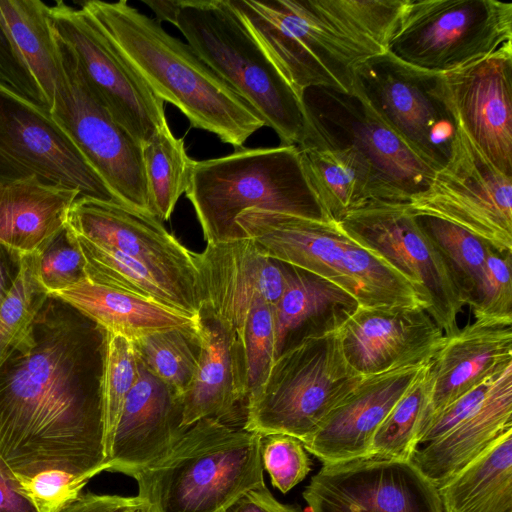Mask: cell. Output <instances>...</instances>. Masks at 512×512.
<instances>
[{"label": "cell", "mask_w": 512, "mask_h": 512, "mask_svg": "<svg viewBox=\"0 0 512 512\" xmlns=\"http://www.w3.org/2000/svg\"><path fill=\"white\" fill-rule=\"evenodd\" d=\"M135 512H147V511H146L145 509H143V508H140V509H138V510H137V511H135Z\"/></svg>", "instance_id": "obj_52"}, {"label": "cell", "mask_w": 512, "mask_h": 512, "mask_svg": "<svg viewBox=\"0 0 512 512\" xmlns=\"http://www.w3.org/2000/svg\"><path fill=\"white\" fill-rule=\"evenodd\" d=\"M251 35L303 100L312 88L351 94L355 70L385 53L339 0H229Z\"/></svg>", "instance_id": "obj_3"}, {"label": "cell", "mask_w": 512, "mask_h": 512, "mask_svg": "<svg viewBox=\"0 0 512 512\" xmlns=\"http://www.w3.org/2000/svg\"><path fill=\"white\" fill-rule=\"evenodd\" d=\"M236 222L260 254L332 282L361 307L427 310L409 281L336 222L255 209L242 213Z\"/></svg>", "instance_id": "obj_6"}, {"label": "cell", "mask_w": 512, "mask_h": 512, "mask_svg": "<svg viewBox=\"0 0 512 512\" xmlns=\"http://www.w3.org/2000/svg\"><path fill=\"white\" fill-rule=\"evenodd\" d=\"M185 194L212 244L246 238L236 220L247 210L327 220L293 145L193 160Z\"/></svg>", "instance_id": "obj_5"}, {"label": "cell", "mask_w": 512, "mask_h": 512, "mask_svg": "<svg viewBox=\"0 0 512 512\" xmlns=\"http://www.w3.org/2000/svg\"><path fill=\"white\" fill-rule=\"evenodd\" d=\"M310 184L328 221L371 201H381L372 170L351 146L309 143L298 147Z\"/></svg>", "instance_id": "obj_30"}, {"label": "cell", "mask_w": 512, "mask_h": 512, "mask_svg": "<svg viewBox=\"0 0 512 512\" xmlns=\"http://www.w3.org/2000/svg\"><path fill=\"white\" fill-rule=\"evenodd\" d=\"M0 83L47 108L42 92L0 17ZM48 109V108H47Z\"/></svg>", "instance_id": "obj_45"}, {"label": "cell", "mask_w": 512, "mask_h": 512, "mask_svg": "<svg viewBox=\"0 0 512 512\" xmlns=\"http://www.w3.org/2000/svg\"><path fill=\"white\" fill-rule=\"evenodd\" d=\"M493 378L459 397L434 415L421 432L418 446L443 437L474 412L484 400Z\"/></svg>", "instance_id": "obj_46"}, {"label": "cell", "mask_w": 512, "mask_h": 512, "mask_svg": "<svg viewBox=\"0 0 512 512\" xmlns=\"http://www.w3.org/2000/svg\"><path fill=\"white\" fill-rule=\"evenodd\" d=\"M406 204L371 201L336 223L409 281L427 313L450 335L458 329L457 317L465 304L438 249Z\"/></svg>", "instance_id": "obj_13"}, {"label": "cell", "mask_w": 512, "mask_h": 512, "mask_svg": "<svg viewBox=\"0 0 512 512\" xmlns=\"http://www.w3.org/2000/svg\"><path fill=\"white\" fill-rule=\"evenodd\" d=\"M0 512H39L33 502L20 491L15 475L1 458Z\"/></svg>", "instance_id": "obj_49"}, {"label": "cell", "mask_w": 512, "mask_h": 512, "mask_svg": "<svg viewBox=\"0 0 512 512\" xmlns=\"http://www.w3.org/2000/svg\"><path fill=\"white\" fill-rule=\"evenodd\" d=\"M198 56L278 135L301 146L312 135L304 102L251 35L229 0H182L175 25Z\"/></svg>", "instance_id": "obj_7"}, {"label": "cell", "mask_w": 512, "mask_h": 512, "mask_svg": "<svg viewBox=\"0 0 512 512\" xmlns=\"http://www.w3.org/2000/svg\"><path fill=\"white\" fill-rule=\"evenodd\" d=\"M57 39L63 70L55 88L52 116L117 202L150 214L142 145L112 118L87 83L71 47Z\"/></svg>", "instance_id": "obj_11"}, {"label": "cell", "mask_w": 512, "mask_h": 512, "mask_svg": "<svg viewBox=\"0 0 512 512\" xmlns=\"http://www.w3.org/2000/svg\"><path fill=\"white\" fill-rule=\"evenodd\" d=\"M187 428L183 426V397L139 363L105 471L132 477L165 456Z\"/></svg>", "instance_id": "obj_22"}, {"label": "cell", "mask_w": 512, "mask_h": 512, "mask_svg": "<svg viewBox=\"0 0 512 512\" xmlns=\"http://www.w3.org/2000/svg\"><path fill=\"white\" fill-rule=\"evenodd\" d=\"M81 8L152 92L177 107L191 127L239 149L265 126L262 117L188 43L168 34L127 1L87 0Z\"/></svg>", "instance_id": "obj_2"}, {"label": "cell", "mask_w": 512, "mask_h": 512, "mask_svg": "<svg viewBox=\"0 0 512 512\" xmlns=\"http://www.w3.org/2000/svg\"><path fill=\"white\" fill-rule=\"evenodd\" d=\"M311 512H443L437 488L412 461L323 465L303 491Z\"/></svg>", "instance_id": "obj_17"}, {"label": "cell", "mask_w": 512, "mask_h": 512, "mask_svg": "<svg viewBox=\"0 0 512 512\" xmlns=\"http://www.w3.org/2000/svg\"><path fill=\"white\" fill-rule=\"evenodd\" d=\"M0 17L38 84L50 111L55 88L63 69L49 6L40 0H0Z\"/></svg>", "instance_id": "obj_33"}, {"label": "cell", "mask_w": 512, "mask_h": 512, "mask_svg": "<svg viewBox=\"0 0 512 512\" xmlns=\"http://www.w3.org/2000/svg\"><path fill=\"white\" fill-rule=\"evenodd\" d=\"M262 436L204 418L170 451L132 477L147 512H224L264 485Z\"/></svg>", "instance_id": "obj_4"}, {"label": "cell", "mask_w": 512, "mask_h": 512, "mask_svg": "<svg viewBox=\"0 0 512 512\" xmlns=\"http://www.w3.org/2000/svg\"><path fill=\"white\" fill-rule=\"evenodd\" d=\"M285 286L273 307L276 358L310 338L338 331L359 307L341 287L284 263Z\"/></svg>", "instance_id": "obj_27"}, {"label": "cell", "mask_w": 512, "mask_h": 512, "mask_svg": "<svg viewBox=\"0 0 512 512\" xmlns=\"http://www.w3.org/2000/svg\"><path fill=\"white\" fill-rule=\"evenodd\" d=\"M80 193L36 178L0 182V243L32 254L67 222Z\"/></svg>", "instance_id": "obj_28"}, {"label": "cell", "mask_w": 512, "mask_h": 512, "mask_svg": "<svg viewBox=\"0 0 512 512\" xmlns=\"http://www.w3.org/2000/svg\"><path fill=\"white\" fill-rule=\"evenodd\" d=\"M512 43V3L407 0L386 53L420 71L443 74Z\"/></svg>", "instance_id": "obj_9"}, {"label": "cell", "mask_w": 512, "mask_h": 512, "mask_svg": "<svg viewBox=\"0 0 512 512\" xmlns=\"http://www.w3.org/2000/svg\"><path fill=\"white\" fill-rule=\"evenodd\" d=\"M224 512H300L297 507L279 502L266 485L243 494Z\"/></svg>", "instance_id": "obj_48"}, {"label": "cell", "mask_w": 512, "mask_h": 512, "mask_svg": "<svg viewBox=\"0 0 512 512\" xmlns=\"http://www.w3.org/2000/svg\"><path fill=\"white\" fill-rule=\"evenodd\" d=\"M76 234V233H75ZM77 240L91 282L122 290L197 318L202 303L171 279L120 251L92 242L80 235Z\"/></svg>", "instance_id": "obj_32"}, {"label": "cell", "mask_w": 512, "mask_h": 512, "mask_svg": "<svg viewBox=\"0 0 512 512\" xmlns=\"http://www.w3.org/2000/svg\"><path fill=\"white\" fill-rule=\"evenodd\" d=\"M136 496L81 493L60 512H135L142 508Z\"/></svg>", "instance_id": "obj_47"}, {"label": "cell", "mask_w": 512, "mask_h": 512, "mask_svg": "<svg viewBox=\"0 0 512 512\" xmlns=\"http://www.w3.org/2000/svg\"><path fill=\"white\" fill-rule=\"evenodd\" d=\"M243 347L249 396L263 383L276 359L273 306L262 298L255 300L249 312Z\"/></svg>", "instance_id": "obj_41"}, {"label": "cell", "mask_w": 512, "mask_h": 512, "mask_svg": "<svg viewBox=\"0 0 512 512\" xmlns=\"http://www.w3.org/2000/svg\"><path fill=\"white\" fill-rule=\"evenodd\" d=\"M52 27L112 118L141 145L168 126L164 102L112 48L82 8L49 6Z\"/></svg>", "instance_id": "obj_16"}, {"label": "cell", "mask_w": 512, "mask_h": 512, "mask_svg": "<svg viewBox=\"0 0 512 512\" xmlns=\"http://www.w3.org/2000/svg\"><path fill=\"white\" fill-rule=\"evenodd\" d=\"M416 219L442 256L464 304L471 306L482 280L486 258L493 247L444 220L429 216H416Z\"/></svg>", "instance_id": "obj_37"}, {"label": "cell", "mask_w": 512, "mask_h": 512, "mask_svg": "<svg viewBox=\"0 0 512 512\" xmlns=\"http://www.w3.org/2000/svg\"><path fill=\"white\" fill-rule=\"evenodd\" d=\"M312 89L316 96L303 95L313 131L305 144L319 142L354 148L370 166L383 202L408 203L429 186L437 170L358 92Z\"/></svg>", "instance_id": "obj_10"}, {"label": "cell", "mask_w": 512, "mask_h": 512, "mask_svg": "<svg viewBox=\"0 0 512 512\" xmlns=\"http://www.w3.org/2000/svg\"><path fill=\"white\" fill-rule=\"evenodd\" d=\"M364 375L347 361L338 331L282 352L247 398L243 428L306 442Z\"/></svg>", "instance_id": "obj_8"}, {"label": "cell", "mask_w": 512, "mask_h": 512, "mask_svg": "<svg viewBox=\"0 0 512 512\" xmlns=\"http://www.w3.org/2000/svg\"><path fill=\"white\" fill-rule=\"evenodd\" d=\"M437 491L443 512H512V430Z\"/></svg>", "instance_id": "obj_31"}, {"label": "cell", "mask_w": 512, "mask_h": 512, "mask_svg": "<svg viewBox=\"0 0 512 512\" xmlns=\"http://www.w3.org/2000/svg\"><path fill=\"white\" fill-rule=\"evenodd\" d=\"M432 387L427 363L376 429L367 459L411 461L432 415Z\"/></svg>", "instance_id": "obj_34"}, {"label": "cell", "mask_w": 512, "mask_h": 512, "mask_svg": "<svg viewBox=\"0 0 512 512\" xmlns=\"http://www.w3.org/2000/svg\"><path fill=\"white\" fill-rule=\"evenodd\" d=\"M512 430V365L495 376L477 409L411 461L438 488Z\"/></svg>", "instance_id": "obj_26"}, {"label": "cell", "mask_w": 512, "mask_h": 512, "mask_svg": "<svg viewBox=\"0 0 512 512\" xmlns=\"http://www.w3.org/2000/svg\"><path fill=\"white\" fill-rule=\"evenodd\" d=\"M24 255L0 243V306L16 284Z\"/></svg>", "instance_id": "obj_50"}, {"label": "cell", "mask_w": 512, "mask_h": 512, "mask_svg": "<svg viewBox=\"0 0 512 512\" xmlns=\"http://www.w3.org/2000/svg\"><path fill=\"white\" fill-rule=\"evenodd\" d=\"M107 331L50 295L0 364V458L14 475L105 471L102 375Z\"/></svg>", "instance_id": "obj_1"}, {"label": "cell", "mask_w": 512, "mask_h": 512, "mask_svg": "<svg viewBox=\"0 0 512 512\" xmlns=\"http://www.w3.org/2000/svg\"><path fill=\"white\" fill-rule=\"evenodd\" d=\"M201 314L218 321L243 345L245 324L257 298L273 307L284 286V263L259 253L248 237L207 243L196 253ZM199 313V314H200Z\"/></svg>", "instance_id": "obj_20"}, {"label": "cell", "mask_w": 512, "mask_h": 512, "mask_svg": "<svg viewBox=\"0 0 512 512\" xmlns=\"http://www.w3.org/2000/svg\"><path fill=\"white\" fill-rule=\"evenodd\" d=\"M445 165L406 204L415 216L454 224L500 253H512V178L499 171L457 122Z\"/></svg>", "instance_id": "obj_12"}, {"label": "cell", "mask_w": 512, "mask_h": 512, "mask_svg": "<svg viewBox=\"0 0 512 512\" xmlns=\"http://www.w3.org/2000/svg\"><path fill=\"white\" fill-rule=\"evenodd\" d=\"M261 460L272 485L287 493L311 470V460L303 443L286 434H270L261 439Z\"/></svg>", "instance_id": "obj_43"}, {"label": "cell", "mask_w": 512, "mask_h": 512, "mask_svg": "<svg viewBox=\"0 0 512 512\" xmlns=\"http://www.w3.org/2000/svg\"><path fill=\"white\" fill-rule=\"evenodd\" d=\"M49 296L38 276L35 253L24 255L19 278L0 306V364L28 333Z\"/></svg>", "instance_id": "obj_38"}, {"label": "cell", "mask_w": 512, "mask_h": 512, "mask_svg": "<svg viewBox=\"0 0 512 512\" xmlns=\"http://www.w3.org/2000/svg\"><path fill=\"white\" fill-rule=\"evenodd\" d=\"M30 178L117 202L51 112L0 83V182Z\"/></svg>", "instance_id": "obj_14"}, {"label": "cell", "mask_w": 512, "mask_h": 512, "mask_svg": "<svg viewBox=\"0 0 512 512\" xmlns=\"http://www.w3.org/2000/svg\"><path fill=\"white\" fill-rule=\"evenodd\" d=\"M512 253L491 249L476 299L471 304L475 319L512 322Z\"/></svg>", "instance_id": "obj_42"}, {"label": "cell", "mask_w": 512, "mask_h": 512, "mask_svg": "<svg viewBox=\"0 0 512 512\" xmlns=\"http://www.w3.org/2000/svg\"><path fill=\"white\" fill-rule=\"evenodd\" d=\"M138 372L139 361L132 341L123 335L107 332L102 375V405L107 459L125 401L137 380Z\"/></svg>", "instance_id": "obj_39"}, {"label": "cell", "mask_w": 512, "mask_h": 512, "mask_svg": "<svg viewBox=\"0 0 512 512\" xmlns=\"http://www.w3.org/2000/svg\"><path fill=\"white\" fill-rule=\"evenodd\" d=\"M426 364L364 376L303 443L305 450L323 465L366 458L376 429Z\"/></svg>", "instance_id": "obj_23"}, {"label": "cell", "mask_w": 512, "mask_h": 512, "mask_svg": "<svg viewBox=\"0 0 512 512\" xmlns=\"http://www.w3.org/2000/svg\"><path fill=\"white\" fill-rule=\"evenodd\" d=\"M199 330L198 364L183 395V426L204 418L243 426L248 398L244 347L218 321L201 313Z\"/></svg>", "instance_id": "obj_24"}, {"label": "cell", "mask_w": 512, "mask_h": 512, "mask_svg": "<svg viewBox=\"0 0 512 512\" xmlns=\"http://www.w3.org/2000/svg\"><path fill=\"white\" fill-rule=\"evenodd\" d=\"M511 365L512 322L475 319L445 335L429 362L433 381L431 418Z\"/></svg>", "instance_id": "obj_25"}, {"label": "cell", "mask_w": 512, "mask_h": 512, "mask_svg": "<svg viewBox=\"0 0 512 512\" xmlns=\"http://www.w3.org/2000/svg\"><path fill=\"white\" fill-rule=\"evenodd\" d=\"M132 344L139 363L183 397L198 364L199 327L146 334Z\"/></svg>", "instance_id": "obj_36"}, {"label": "cell", "mask_w": 512, "mask_h": 512, "mask_svg": "<svg viewBox=\"0 0 512 512\" xmlns=\"http://www.w3.org/2000/svg\"><path fill=\"white\" fill-rule=\"evenodd\" d=\"M52 296L67 302L107 332L123 335L131 341L158 331L199 327V316L194 318L88 279Z\"/></svg>", "instance_id": "obj_29"}, {"label": "cell", "mask_w": 512, "mask_h": 512, "mask_svg": "<svg viewBox=\"0 0 512 512\" xmlns=\"http://www.w3.org/2000/svg\"><path fill=\"white\" fill-rule=\"evenodd\" d=\"M338 333L347 361L364 376L426 364L445 339L421 307L359 306Z\"/></svg>", "instance_id": "obj_21"}, {"label": "cell", "mask_w": 512, "mask_h": 512, "mask_svg": "<svg viewBox=\"0 0 512 512\" xmlns=\"http://www.w3.org/2000/svg\"><path fill=\"white\" fill-rule=\"evenodd\" d=\"M353 91L436 170L445 165L456 124L440 94L437 74L385 52L357 67Z\"/></svg>", "instance_id": "obj_15"}, {"label": "cell", "mask_w": 512, "mask_h": 512, "mask_svg": "<svg viewBox=\"0 0 512 512\" xmlns=\"http://www.w3.org/2000/svg\"><path fill=\"white\" fill-rule=\"evenodd\" d=\"M142 155L149 212L161 222L166 221L187 189L193 159L188 156L183 139L176 138L169 127L142 145Z\"/></svg>", "instance_id": "obj_35"}, {"label": "cell", "mask_w": 512, "mask_h": 512, "mask_svg": "<svg viewBox=\"0 0 512 512\" xmlns=\"http://www.w3.org/2000/svg\"><path fill=\"white\" fill-rule=\"evenodd\" d=\"M39 279L54 295L87 279L75 232L66 223L35 252Z\"/></svg>", "instance_id": "obj_40"}, {"label": "cell", "mask_w": 512, "mask_h": 512, "mask_svg": "<svg viewBox=\"0 0 512 512\" xmlns=\"http://www.w3.org/2000/svg\"><path fill=\"white\" fill-rule=\"evenodd\" d=\"M440 94L484 156L512 178V43L437 74Z\"/></svg>", "instance_id": "obj_18"}, {"label": "cell", "mask_w": 512, "mask_h": 512, "mask_svg": "<svg viewBox=\"0 0 512 512\" xmlns=\"http://www.w3.org/2000/svg\"><path fill=\"white\" fill-rule=\"evenodd\" d=\"M143 2L154 12L157 23L167 21L176 25L182 0H145Z\"/></svg>", "instance_id": "obj_51"}, {"label": "cell", "mask_w": 512, "mask_h": 512, "mask_svg": "<svg viewBox=\"0 0 512 512\" xmlns=\"http://www.w3.org/2000/svg\"><path fill=\"white\" fill-rule=\"evenodd\" d=\"M19 489L39 512H60L76 499L88 483L60 469H50L31 476L15 475Z\"/></svg>", "instance_id": "obj_44"}, {"label": "cell", "mask_w": 512, "mask_h": 512, "mask_svg": "<svg viewBox=\"0 0 512 512\" xmlns=\"http://www.w3.org/2000/svg\"><path fill=\"white\" fill-rule=\"evenodd\" d=\"M72 230L114 248L171 279L202 303L196 253L186 248L156 217L115 201L78 197L68 217Z\"/></svg>", "instance_id": "obj_19"}]
</instances>
